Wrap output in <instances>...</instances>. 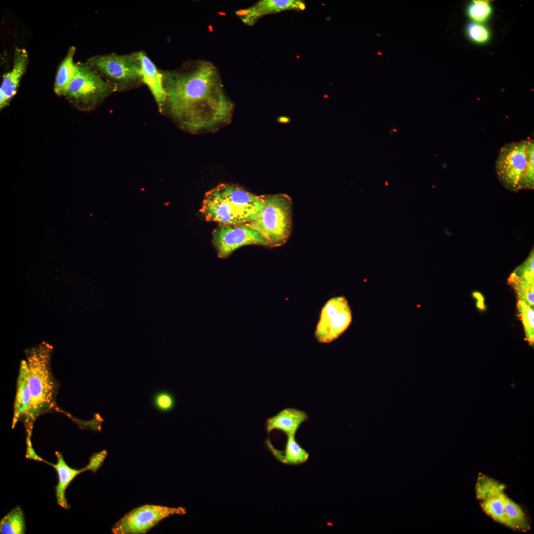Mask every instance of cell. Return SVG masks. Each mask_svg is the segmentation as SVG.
I'll return each instance as SVG.
<instances>
[{
  "label": "cell",
  "instance_id": "cell-26",
  "mask_svg": "<svg viewBox=\"0 0 534 534\" xmlns=\"http://www.w3.org/2000/svg\"><path fill=\"white\" fill-rule=\"evenodd\" d=\"M504 486L492 480H482L477 487V495L481 499L485 500L503 492Z\"/></svg>",
  "mask_w": 534,
  "mask_h": 534
},
{
  "label": "cell",
  "instance_id": "cell-19",
  "mask_svg": "<svg viewBox=\"0 0 534 534\" xmlns=\"http://www.w3.org/2000/svg\"><path fill=\"white\" fill-rule=\"evenodd\" d=\"M25 529L23 513L19 506L8 513L0 523V533L2 534H24Z\"/></svg>",
  "mask_w": 534,
  "mask_h": 534
},
{
  "label": "cell",
  "instance_id": "cell-8",
  "mask_svg": "<svg viewBox=\"0 0 534 534\" xmlns=\"http://www.w3.org/2000/svg\"><path fill=\"white\" fill-rule=\"evenodd\" d=\"M186 509L181 507L143 505L135 508L121 518L113 527L115 534H145L163 519L175 515H183Z\"/></svg>",
  "mask_w": 534,
  "mask_h": 534
},
{
  "label": "cell",
  "instance_id": "cell-28",
  "mask_svg": "<svg viewBox=\"0 0 534 534\" xmlns=\"http://www.w3.org/2000/svg\"><path fill=\"white\" fill-rule=\"evenodd\" d=\"M467 29L470 38L477 43H485L490 38V33L488 29L479 24L470 23Z\"/></svg>",
  "mask_w": 534,
  "mask_h": 534
},
{
  "label": "cell",
  "instance_id": "cell-7",
  "mask_svg": "<svg viewBox=\"0 0 534 534\" xmlns=\"http://www.w3.org/2000/svg\"><path fill=\"white\" fill-rule=\"evenodd\" d=\"M528 139L513 141L499 149L495 163L500 182L508 190L517 192L528 161Z\"/></svg>",
  "mask_w": 534,
  "mask_h": 534
},
{
  "label": "cell",
  "instance_id": "cell-23",
  "mask_svg": "<svg viewBox=\"0 0 534 534\" xmlns=\"http://www.w3.org/2000/svg\"><path fill=\"white\" fill-rule=\"evenodd\" d=\"M517 308L524 327L525 335L528 342L533 345L534 341V308L525 302L519 300Z\"/></svg>",
  "mask_w": 534,
  "mask_h": 534
},
{
  "label": "cell",
  "instance_id": "cell-2",
  "mask_svg": "<svg viewBox=\"0 0 534 534\" xmlns=\"http://www.w3.org/2000/svg\"><path fill=\"white\" fill-rule=\"evenodd\" d=\"M264 207L263 195L236 184L221 183L205 193L199 211L207 221L235 226L259 218Z\"/></svg>",
  "mask_w": 534,
  "mask_h": 534
},
{
  "label": "cell",
  "instance_id": "cell-9",
  "mask_svg": "<svg viewBox=\"0 0 534 534\" xmlns=\"http://www.w3.org/2000/svg\"><path fill=\"white\" fill-rule=\"evenodd\" d=\"M352 320L351 308L344 296L328 300L323 307L315 332L321 343H329L349 327Z\"/></svg>",
  "mask_w": 534,
  "mask_h": 534
},
{
  "label": "cell",
  "instance_id": "cell-25",
  "mask_svg": "<svg viewBox=\"0 0 534 534\" xmlns=\"http://www.w3.org/2000/svg\"><path fill=\"white\" fill-rule=\"evenodd\" d=\"M152 403L156 409L163 412L171 411L176 404L173 394L166 390L156 392L153 396Z\"/></svg>",
  "mask_w": 534,
  "mask_h": 534
},
{
  "label": "cell",
  "instance_id": "cell-21",
  "mask_svg": "<svg viewBox=\"0 0 534 534\" xmlns=\"http://www.w3.org/2000/svg\"><path fill=\"white\" fill-rule=\"evenodd\" d=\"M504 492L483 500L481 506L485 512L494 520L509 527L506 518L504 503Z\"/></svg>",
  "mask_w": 534,
  "mask_h": 534
},
{
  "label": "cell",
  "instance_id": "cell-3",
  "mask_svg": "<svg viewBox=\"0 0 534 534\" xmlns=\"http://www.w3.org/2000/svg\"><path fill=\"white\" fill-rule=\"evenodd\" d=\"M51 349L49 345L45 344L31 349L28 353L31 404L23 418L29 435H31L35 421L39 416L56 408L57 385L50 365Z\"/></svg>",
  "mask_w": 534,
  "mask_h": 534
},
{
  "label": "cell",
  "instance_id": "cell-17",
  "mask_svg": "<svg viewBox=\"0 0 534 534\" xmlns=\"http://www.w3.org/2000/svg\"><path fill=\"white\" fill-rule=\"evenodd\" d=\"M57 457L56 464L50 463L56 470L59 481L56 487V496L58 504L64 508H69L65 497V490L67 486L74 478L80 473L86 471L85 468L77 470L71 468L66 463L62 455L56 453Z\"/></svg>",
  "mask_w": 534,
  "mask_h": 534
},
{
  "label": "cell",
  "instance_id": "cell-22",
  "mask_svg": "<svg viewBox=\"0 0 534 534\" xmlns=\"http://www.w3.org/2000/svg\"><path fill=\"white\" fill-rule=\"evenodd\" d=\"M504 509L509 527L525 529L528 525L525 514L520 507L504 495Z\"/></svg>",
  "mask_w": 534,
  "mask_h": 534
},
{
  "label": "cell",
  "instance_id": "cell-1",
  "mask_svg": "<svg viewBox=\"0 0 534 534\" xmlns=\"http://www.w3.org/2000/svg\"><path fill=\"white\" fill-rule=\"evenodd\" d=\"M165 92L163 110L192 133L213 132L231 120L234 104L216 66L205 59L162 71Z\"/></svg>",
  "mask_w": 534,
  "mask_h": 534
},
{
  "label": "cell",
  "instance_id": "cell-31",
  "mask_svg": "<svg viewBox=\"0 0 534 534\" xmlns=\"http://www.w3.org/2000/svg\"><path fill=\"white\" fill-rule=\"evenodd\" d=\"M280 120L284 123H287L289 122V118L287 117H282L281 118Z\"/></svg>",
  "mask_w": 534,
  "mask_h": 534
},
{
  "label": "cell",
  "instance_id": "cell-29",
  "mask_svg": "<svg viewBox=\"0 0 534 534\" xmlns=\"http://www.w3.org/2000/svg\"><path fill=\"white\" fill-rule=\"evenodd\" d=\"M107 455V453L105 450L94 453L90 458L89 463L85 468L86 470H91L94 473L96 472L102 464Z\"/></svg>",
  "mask_w": 534,
  "mask_h": 534
},
{
  "label": "cell",
  "instance_id": "cell-20",
  "mask_svg": "<svg viewBox=\"0 0 534 534\" xmlns=\"http://www.w3.org/2000/svg\"><path fill=\"white\" fill-rule=\"evenodd\" d=\"M508 281L515 290L519 300H522L531 307H533L534 279L518 276L512 272Z\"/></svg>",
  "mask_w": 534,
  "mask_h": 534
},
{
  "label": "cell",
  "instance_id": "cell-11",
  "mask_svg": "<svg viewBox=\"0 0 534 534\" xmlns=\"http://www.w3.org/2000/svg\"><path fill=\"white\" fill-rule=\"evenodd\" d=\"M304 1L298 0H261L253 5L236 11V14L248 26L253 25L261 17L287 10L305 9Z\"/></svg>",
  "mask_w": 534,
  "mask_h": 534
},
{
  "label": "cell",
  "instance_id": "cell-6",
  "mask_svg": "<svg viewBox=\"0 0 534 534\" xmlns=\"http://www.w3.org/2000/svg\"><path fill=\"white\" fill-rule=\"evenodd\" d=\"M89 62L109 78L117 89L143 83L141 63L136 52L93 56Z\"/></svg>",
  "mask_w": 534,
  "mask_h": 534
},
{
  "label": "cell",
  "instance_id": "cell-12",
  "mask_svg": "<svg viewBox=\"0 0 534 534\" xmlns=\"http://www.w3.org/2000/svg\"><path fill=\"white\" fill-rule=\"evenodd\" d=\"M28 55L24 49L16 48L14 55L12 69L3 77L0 88V107L8 105L16 92L20 80L24 73L28 63Z\"/></svg>",
  "mask_w": 534,
  "mask_h": 534
},
{
  "label": "cell",
  "instance_id": "cell-16",
  "mask_svg": "<svg viewBox=\"0 0 534 534\" xmlns=\"http://www.w3.org/2000/svg\"><path fill=\"white\" fill-rule=\"evenodd\" d=\"M265 443L273 456L283 464L300 465L305 463L309 459V453L296 441L295 435L287 436L284 451L276 449L269 439L266 440Z\"/></svg>",
  "mask_w": 534,
  "mask_h": 534
},
{
  "label": "cell",
  "instance_id": "cell-27",
  "mask_svg": "<svg viewBox=\"0 0 534 534\" xmlns=\"http://www.w3.org/2000/svg\"><path fill=\"white\" fill-rule=\"evenodd\" d=\"M491 12L490 6L487 2L483 1H474L468 8L469 16L477 22H483L486 20Z\"/></svg>",
  "mask_w": 534,
  "mask_h": 534
},
{
  "label": "cell",
  "instance_id": "cell-18",
  "mask_svg": "<svg viewBox=\"0 0 534 534\" xmlns=\"http://www.w3.org/2000/svg\"><path fill=\"white\" fill-rule=\"evenodd\" d=\"M75 47L71 46L63 60L60 64L57 72L54 90L58 95H64L67 89L76 76L78 72L77 65L74 63Z\"/></svg>",
  "mask_w": 534,
  "mask_h": 534
},
{
  "label": "cell",
  "instance_id": "cell-24",
  "mask_svg": "<svg viewBox=\"0 0 534 534\" xmlns=\"http://www.w3.org/2000/svg\"><path fill=\"white\" fill-rule=\"evenodd\" d=\"M528 161L520 181V190L533 189L534 188V141L533 139H528Z\"/></svg>",
  "mask_w": 534,
  "mask_h": 534
},
{
  "label": "cell",
  "instance_id": "cell-4",
  "mask_svg": "<svg viewBox=\"0 0 534 534\" xmlns=\"http://www.w3.org/2000/svg\"><path fill=\"white\" fill-rule=\"evenodd\" d=\"M264 207L259 218L245 224L258 231L268 246L276 247L288 239L292 227V200L285 194L263 195Z\"/></svg>",
  "mask_w": 534,
  "mask_h": 534
},
{
  "label": "cell",
  "instance_id": "cell-10",
  "mask_svg": "<svg viewBox=\"0 0 534 534\" xmlns=\"http://www.w3.org/2000/svg\"><path fill=\"white\" fill-rule=\"evenodd\" d=\"M212 243L219 258L229 257L237 249L246 245L267 246V240L257 231L245 224L235 226L220 224L213 232Z\"/></svg>",
  "mask_w": 534,
  "mask_h": 534
},
{
  "label": "cell",
  "instance_id": "cell-13",
  "mask_svg": "<svg viewBox=\"0 0 534 534\" xmlns=\"http://www.w3.org/2000/svg\"><path fill=\"white\" fill-rule=\"evenodd\" d=\"M309 419L308 414L304 411L295 408H287L276 415L268 418L265 423L267 433L277 430L285 433L287 437L296 435L302 423Z\"/></svg>",
  "mask_w": 534,
  "mask_h": 534
},
{
  "label": "cell",
  "instance_id": "cell-14",
  "mask_svg": "<svg viewBox=\"0 0 534 534\" xmlns=\"http://www.w3.org/2000/svg\"><path fill=\"white\" fill-rule=\"evenodd\" d=\"M141 66L143 82L149 88L160 111L163 110L165 101L162 74L155 64L143 51L136 52Z\"/></svg>",
  "mask_w": 534,
  "mask_h": 534
},
{
  "label": "cell",
  "instance_id": "cell-30",
  "mask_svg": "<svg viewBox=\"0 0 534 534\" xmlns=\"http://www.w3.org/2000/svg\"><path fill=\"white\" fill-rule=\"evenodd\" d=\"M474 297L478 300L477 303V307L481 310L485 308L484 305V298L482 295L478 292H474L473 293Z\"/></svg>",
  "mask_w": 534,
  "mask_h": 534
},
{
  "label": "cell",
  "instance_id": "cell-5",
  "mask_svg": "<svg viewBox=\"0 0 534 534\" xmlns=\"http://www.w3.org/2000/svg\"><path fill=\"white\" fill-rule=\"evenodd\" d=\"M77 66V73L64 95L81 109L92 108L117 89L111 82L104 80L89 66L80 64Z\"/></svg>",
  "mask_w": 534,
  "mask_h": 534
},
{
  "label": "cell",
  "instance_id": "cell-15",
  "mask_svg": "<svg viewBox=\"0 0 534 534\" xmlns=\"http://www.w3.org/2000/svg\"><path fill=\"white\" fill-rule=\"evenodd\" d=\"M31 404L29 367L27 361L22 360L17 381L12 428L21 418L24 417L30 408Z\"/></svg>",
  "mask_w": 534,
  "mask_h": 534
}]
</instances>
